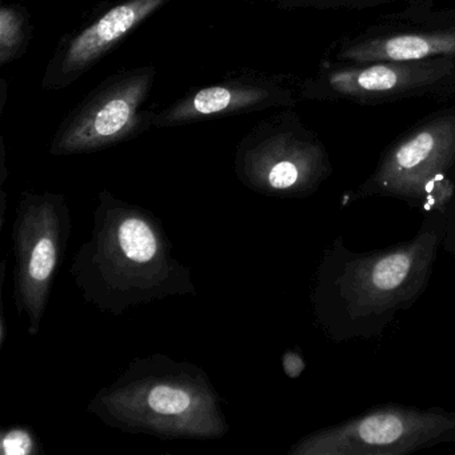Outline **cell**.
Listing matches in <instances>:
<instances>
[{
    "label": "cell",
    "instance_id": "cell-1",
    "mask_svg": "<svg viewBox=\"0 0 455 455\" xmlns=\"http://www.w3.org/2000/svg\"><path fill=\"white\" fill-rule=\"evenodd\" d=\"M442 230L441 212H430L411 239L386 249L353 251L337 236L319 259L310 292L323 334L335 343L382 337L427 290Z\"/></svg>",
    "mask_w": 455,
    "mask_h": 455
},
{
    "label": "cell",
    "instance_id": "cell-2",
    "mask_svg": "<svg viewBox=\"0 0 455 455\" xmlns=\"http://www.w3.org/2000/svg\"><path fill=\"white\" fill-rule=\"evenodd\" d=\"M87 303L121 316L129 308L196 295L190 267L175 255L162 220L150 210L100 191L90 238L68 268Z\"/></svg>",
    "mask_w": 455,
    "mask_h": 455
},
{
    "label": "cell",
    "instance_id": "cell-3",
    "mask_svg": "<svg viewBox=\"0 0 455 455\" xmlns=\"http://www.w3.org/2000/svg\"><path fill=\"white\" fill-rule=\"evenodd\" d=\"M87 412L127 434L159 439L223 438V399L202 367L164 354L135 358L90 399Z\"/></svg>",
    "mask_w": 455,
    "mask_h": 455
},
{
    "label": "cell",
    "instance_id": "cell-4",
    "mask_svg": "<svg viewBox=\"0 0 455 455\" xmlns=\"http://www.w3.org/2000/svg\"><path fill=\"white\" fill-rule=\"evenodd\" d=\"M455 186V116L428 122L394 143L363 183L343 194L340 206L393 198L423 215L443 212Z\"/></svg>",
    "mask_w": 455,
    "mask_h": 455
},
{
    "label": "cell",
    "instance_id": "cell-5",
    "mask_svg": "<svg viewBox=\"0 0 455 455\" xmlns=\"http://www.w3.org/2000/svg\"><path fill=\"white\" fill-rule=\"evenodd\" d=\"M455 442V411L375 404L298 439L289 455H407Z\"/></svg>",
    "mask_w": 455,
    "mask_h": 455
},
{
    "label": "cell",
    "instance_id": "cell-6",
    "mask_svg": "<svg viewBox=\"0 0 455 455\" xmlns=\"http://www.w3.org/2000/svg\"><path fill=\"white\" fill-rule=\"evenodd\" d=\"M71 230L73 220L65 196L30 191L22 194L12 233L14 300L18 315L28 318L31 337L41 330Z\"/></svg>",
    "mask_w": 455,
    "mask_h": 455
},
{
    "label": "cell",
    "instance_id": "cell-7",
    "mask_svg": "<svg viewBox=\"0 0 455 455\" xmlns=\"http://www.w3.org/2000/svg\"><path fill=\"white\" fill-rule=\"evenodd\" d=\"M331 174L326 150L315 140L286 132L263 140L239 156L244 186L275 198L305 199Z\"/></svg>",
    "mask_w": 455,
    "mask_h": 455
},
{
    "label": "cell",
    "instance_id": "cell-8",
    "mask_svg": "<svg viewBox=\"0 0 455 455\" xmlns=\"http://www.w3.org/2000/svg\"><path fill=\"white\" fill-rule=\"evenodd\" d=\"M151 76H130L103 90L71 119L52 143L54 156L90 153L126 138L137 126L138 111Z\"/></svg>",
    "mask_w": 455,
    "mask_h": 455
},
{
    "label": "cell",
    "instance_id": "cell-9",
    "mask_svg": "<svg viewBox=\"0 0 455 455\" xmlns=\"http://www.w3.org/2000/svg\"><path fill=\"white\" fill-rule=\"evenodd\" d=\"M449 65V62L443 66ZM442 62H378L340 68L327 76V86L340 97L390 98L433 84L443 74Z\"/></svg>",
    "mask_w": 455,
    "mask_h": 455
},
{
    "label": "cell",
    "instance_id": "cell-10",
    "mask_svg": "<svg viewBox=\"0 0 455 455\" xmlns=\"http://www.w3.org/2000/svg\"><path fill=\"white\" fill-rule=\"evenodd\" d=\"M164 2L166 0H127L126 4L106 12L70 42L60 65V79L65 81L86 70Z\"/></svg>",
    "mask_w": 455,
    "mask_h": 455
},
{
    "label": "cell",
    "instance_id": "cell-11",
    "mask_svg": "<svg viewBox=\"0 0 455 455\" xmlns=\"http://www.w3.org/2000/svg\"><path fill=\"white\" fill-rule=\"evenodd\" d=\"M455 58V30L377 36L346 47L340 60L356 65L417 62L428 58Z\"/></svg>",
    "mask_w": 455,
    "mask_h": 455
},
{
    "label": "cell",
    "instance_id": "cell-12",
    "mask_svg": "<svg viewBox=\"0 0 455 455\" xmlns=\"http://www.w3.org/2000/svg\"><path fill=\"white\" fill-rule=\"evenodd\" d=\"M266 97L267 92L259 89L207 87L170 111L166 119L169 122H177L196 119L199 116H215L225 111L254 106Z\"/></svg>",
    "mask_w": 455,
    "mask_h": 455
},
{
    "label": "cell",
    "instance_id": "cell-13",
    "mask_svg": "<svg viewBox=\"0 0 455 455\" xmlns=\"http://www.w3.org/2000/svg\"><path fill=\"white\" fill-rule=\"evenodd\" d=\"M22 20L14 10L4 7L0 12V58L2 63L12 60L22 44Z\"/></svg>",
    "mask_w": 455,
    "mask_h": 455
},
{
    "label": "cell",
    "instance_id": "cell-14",
    "mask_svg": "<svg viewBox=\"0 0 455 455\" xmlns=\"http://www.w3.org/2000/svg\"><path fill=\"white\" fill-rule=\"evenodd\" d=\"M0 447L4 455H36L41 452L36 436L25 426L4 431L0 436Z\"/></svg>",
    "mask_w": 455,
    "mask_h": 455
},
{
    "label": "cell",
    "instance_id": "cell-15",
    "mask_svg": "<svg viewBox=\"0 0 455 455\" xmlns=\"http://www.w3.org/2000/svg\"><path fill=\"white\" fill-rule=\"evenodd\" d=\"M442 249L455 257V186L449 204L442 212Z\"/></svg>",
    "mask_w": 455,
    "mask_h": 455
},
{
    "label": "cell",
    "instance_id": "cell-16",
    "mask_svg": "<svg viewBox=\"0 0 455 455\" xmlns=\"http://www.w3.org/2000/svg\"><path fill=\"white\" fill-rule=\"evenodd\" d=\"M282 367H283L284 374L289 378H299L306 369L305 358L299 351L287 350L282 356Z\"/></svg>",
    "mask_w": 455,
    "mask_h": 455
},
{
    "label": "cell",
    "instance_id": "cell-17",
    "mask_svg": "<svg viewBox=\"0 0 455 455\" xmlns=\"http://www.w3.org/2000/svg\"><path fill=\"white\" fill-rule=\"evenodd\" d=\"M0 321H2V323H0V347H4L7 337V324L6 316H4V303H2V314H0Z\"/></svg>",
    "mask_w": 455,
    "mask_h": 455
},
{
    "label": "cell",
    "instance_id": "cell-18",
    "mask_svg": "<svg viewBox=\"0 0 455 455\" xmlns=\"http://www.w3.org/2000/svg\"><path fill=\"white\" fill-rule=\"evenodd\" d=\"M300 2H337V0H300Z\"/></svg>",
    "mask_w": 455,
    "mask_h": 455
}]
</instances>
